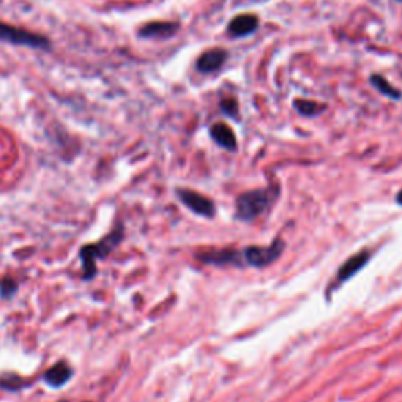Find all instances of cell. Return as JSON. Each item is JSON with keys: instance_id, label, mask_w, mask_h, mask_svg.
Instances as JSON below:
<instances>
[{"instance_id": "obj_20", "label": "cell", "mask_w": 402, "mask_h": 402, "mask_svg": "<svg viewBox=\"0 0 402 402\" xmlns=\"http://www.w3.org/2000/svg\"><path fill=\"white\" fill-rule=\"evenodd\" d=\"M399 2H402V0H399Z\"/></svg>"}, {"instance_id": "obj_15", "label": "cell", "mask_w": 402, "mask_h": 402, "mask_svg": "<svg viewBox=\"0 0 402 402\" xmlns=\"http://www.w3.org/2000/svg\"><path fill=\"white\" fill-rule=\"evenodd\" d=\"M25 385L24 379H21L18 376H14V374H3V376H0V387L5 388V390H19Z\"/></svg>"}, {"instance_id": "obj_16", "label": "cell", "mask_w": 402, "mask_h": 402, "mask_svg": "<svg viewBox=\"0 0 402 402\" xmlns=\"http://www.w3.org/2000/svg\"><path fill=\"white\" fill-rule=\"evenodd\" d=\"M220 110H222V112L227 115V117L236 118V117H238V113H239V104L233 98L223 99V101L220 102Z\"/></svg>"}, {"instance_id": "obj_17", "label": "cell", "mask_w": 402, "mask_h": 402, "mask_svg": "<svg viewBox=\"0 0 402 402\" xmlns=\"http://www.w3.org/2000/svg\"><path fill=\"white\" fill-rule=\"evenodd\" d=\"M16 291H18V284H16L14 280L5 277L0 280V294H2L3 299H8V297L14 295Z\"/></svg>"}, {"instance_id": "obj_12", "label": "cell", "mask_w": 402, "mask_h": 402, "mask_svg": "<svg viewBox=\"0 0 402 402\" xmlns=\"http://www.w3.org/2000/svg\"><path fill=\"white\" fill-rule=\"evenodd\" d=\"M209 132H211L212 140L216 142L219 146L225 148L227 151L238 150V140H236L234 132L231 131L230 126H227L225 123H216Z\"/></svg>"}, {"instance_id": "obj_7", "label": "cell", "mask_w": 402, "mask_h": 402, "mask_svg": "<svg viewBox=\"0 0 402 402\" xmlns=\"http://www.w3.org/2000/svg\"><path fill=\"white\" fill-rule=\"evenodd\" d=\"M370 252L368 250H361L359 253H355L354 256H350L348 261H346L343 266L338 269V273H337V278L333 280L335 286H339L348 282L352 277H354L355 273H359L363 267L366 266L368 261H370Z\"/></svg>"}, {"instance_id": "obj_18", "label": "cell", "mask_w": 402, "mask_h": 402, "mask_svg": "<svg viewBox=\"0 0 402 402\" xmlns=\"http://www.w3.org/2000/svg\"><path fill=\"white\" fill-rule=\"evenodd\" d=\"M396 201H398V203H399V205L402 206V190L399 192V194H398V197H396Z\"/></svg>"}, {"instance_id": "obj_9", "label": "cell", "mask_w": 402, "mask_h": 402, "mask_svg": "<svg viewBox=\"0 0 402 402\" xmlns=\"http://www.w3.org/2000/svg\"><path fill=\"white\" fill-rule=\"evenodd\" d=\"M260 27V19L255 14H241L230 21L228 35L233 38H244L255 33Z\"/></svg>"}, {"instance_id": "obj_11", "label": "cell", "mask_w": 402, "mask_h": 402, "mask_svg": "<svg viewBox=\"0 0 402 402\" xmlns=\"http://www.w3.org/2000/svg\"><path fill=\"white\" fill-rule=\"evenodd\" d=\"M73 376H74L73 368H71L66 361H58L44 372L43 379L49 387L60 388V387H63L66 382H69L71 379H73Z\"/></svg>"}, {"instance_id": "obj_5", "label": "cell", "mask_w": 402, "mask_h": 402, "mask_svg": "<svg viewBox=\"0 0 402 402\" xmlns=\"http://www.w3.org/2000/svg\"><path fill=\"white\" fill-rule=\"evenodd\" d=\"M176 194H178L179 200L183 201L192 212L198 214V216L214 217V214H216V206H214L211 198H208L205 195L198 194V192L189 190V189H178L176 190Z\"/></svg>"}, {"instance_id": "obj_4", "label": "cell", "mask_w": 402, "mask_h": 402, "mask_svg": "<svg viewBox=\"0 0 402 402\" xmlns=\"http://www.w3.org/2000/svg\"><path fill=\"white\" fill-rule=\"evenodd\" d=\"M283 250H284V242L277 239L267 247H258V245L247 247V249L242 252V255H244L245 264H249V266L252 267L261 269V267L269 266V264H272L273 261H277Z\"/></svg>"}, {"instance_id": "obj_14", "label": "cell", "mask_w": 402, "mask_h": 402, "mask_svg": "<svg viewBox=\"0 0 402 402\" xmlns=\"http://www.w3.org/2000/svg\"><path fill=\"white\" fill-rule=\"evenodd\" d=\"M294 109L300 115H304V117H316V115H319L326 109V106L315 101H306V99H295Z\"/></svg>"}, {"instance_id": "obj_8", "label": "cell", "mask_w": 402, "mask_h": 402, "mask_svg": "<svg viewBox=\"0 0 402 402\" xmlns=\"http://www.w3.org/2000/svg\"><path fill=\"white\" fill-rule=\"evenodd\" d=\"M178 30L179 25L176 22H150L139 30V36L145 38V40H167V38L176 35Z\"/></svg>"}, {"instance_id": "obj_2", "label": "cell", "mask_w": 402, "mask_h": 402, "mask_svg": "<svg viewBox=\"0 0 402 402\" xmlns=\"http://www.w3.org/2000/svg\"><path fill=\"white\" fill-rule=\"evenodd\" d=\"M123 236H124L123 225H118V227L109 236H106L102 241L96 242V244L85 245L84 249L80 250L79 255L82 260V266H84V280H91L95 277L96 260H104V258L109 256V253L120 244Z\"/></svg>"}, {"instance_id": "obj_10", "label": "cell", "mask_w": 402, "mask_h": 402, "mask_svg": "<svg viewBox=\"0 0 402 402\" xmlns=\"http://www.w3.org/2000/svg\"><path fill=\"white\" fill-rule=\"evenodd\" d=\"M228 54L223 49H211V51H206L205 54L200 55V58L197 60V69L200 73H216L220 68H222L223 63L227 62Z\"/></svg>"}, {"instance_id": "obj_1", "label": "cell", "mask_w": 402, "mask_h": 402, "mask_svg": "<svg viewBox=\"0 0 402 402\" xmlns=\"http://www.w3.org/2000/svg\"><path fill=\"white\" fill-rule=\"evenodd\" d=\"M277 195L278 190H273L271 187L241 194L236 200V217L244 220V222H250V220L263 216L273 205Z\"/></svg>"}, {"instance_id": "obj_13", "label": "cell", "mask_w": 402, "mask_h": 402, "mask_svg": "<svg viewBox=\"0 0 402 402\" xmlns=\"http://www.w3.org/2000/svg\"><path fill=\"white\" fill-rule=\"evenodd\" d=\"M370 82H371V85L376 88L379 93H382L383 96L393 99V101H398V99H401V96H402L401 91L398 90V88H394L392 84H390V82L385 79L383 76L372 74L370 77Z\"/></svg>"}, {"instance_id": "obj_19", "label": "cell", "mask_w": 402, "mask_h": 402, "mask_svg": "<svg viewBox=\"0 0 402 402\" xmlns=\"http://www.w3.org/2000/svg\"><path fill=\"white\" fill-rule=\"evenodd\" d=\"M60 402H68V401H60Z\"/></svg>"}, {"instance_id": "obj_6", "label": "cell", "mask_w": 402, "mask_h": 402, "mask_svg": "<svg viewBox=\"0 0 402 402\" xmlns=\"http://www.w3.org/2000/svg\"><path fill=\"white\" fill-rule=\"evenodd\" d=\"M197 260L206 264H214V266H242L244 264V255L241 252L233 249H209L197 253Z\"/></svg>"}, {"instance_id": "obj_3", "label": "cell", "mask_w": 402, "mask_h": 402, "mask_svg": "<svg viewBox=\"0 0 402 402\" xmlns=\"http://www.w3.org/2000/svg\"><path fill=\"white\" fill-rule=\"evenodd\" d=\"M0 41L14 44V46H27L33 49H51V43L46 36L36 35L29 30L19 29V27H11L5 22H0Z\"/></svg>"}]
</instances>
